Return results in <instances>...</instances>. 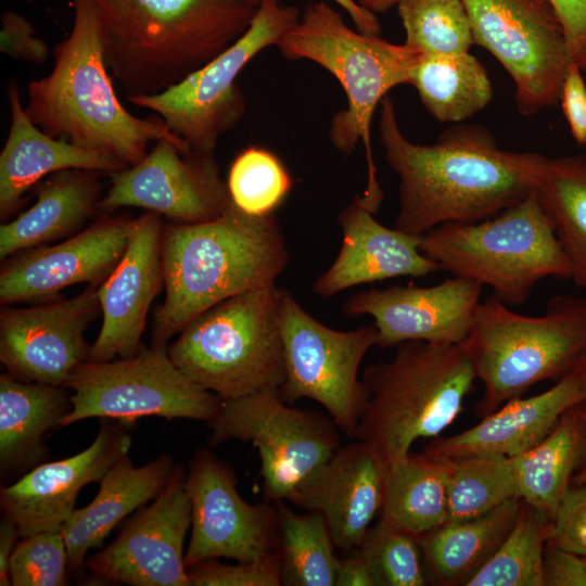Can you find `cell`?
Returning <instances> with one entry per match:
<instances>
[{"mask_svg": "<svg viewBox=\"0 0 586 586\" xmlns=\"http://www.w3.org/2000/svg\"><path fill=\"white\" fill-rule=\"evenodd\" d=\"M380 105V141L399 179L396 229L423 235L443 224L481 221L537 189L546 156L500 150L475 125L451 127L434 144H417L403 135L392 99L384 97Z\"/></svg>", "mask_w": 586, "mask_h": 586, "instance_id": "6da1fadb", "label": "cell"}, {"mask_svg": "<svg viewBox=\"0 0 586 586\" xmlns=\"http://www.w3.org/2000/svg\"><path fill=\"white\" fill-rule=\"evenodd\" d=\"M165 300L157 308L152 345L168 340L216 304L276 283L289 250L275 213L256 216L230 199L209 220L180 222L162 235Z\"/></svg>", "mask_w": 586, "mask_h": 586, "instance_id": "7a4b0ae2", "label": "cell"}, {"mask_svg": "<svg viewBox=\"0 0 586 586\" xmlns=\"http://www.w3.org/2000/svg\"><path fill=\"white\" fill-rule=\"evenodd\" d=\"M69 35L53 51L51 73L27 84L25 112L44 133L133 166L151 141L189 146L158 118H139L120 103L105 61L100 14L91 0H73Z\"/></svg>", "mask_w": 586, "mask_h": 586, "instance_id": "3957f363", "label": "cell"}, {"mask_svg": "<svg viewBox=\"0 0 586 586\" xmlns=\"http://www.w3.org/2000/svg\"><path fill=\"white\" fill-rule=\"evenodd\" d=\"M109 69L128 94L161 92L250 27L260 0H91Z\"/></svg>", "mask_w": 586, "mask_h": 586, "instance_id": "277c9868", "label": "cell"}, {"mask_svg": "<svg viewBox=\"0 0 586 586\" xmlns=\"http://www.w3.org/2000/svg\"><path fill=\"white\" fill-rule=\"evenodd\" d=\"M289 60H309L330 72L341 84L347 100L345 110L331 120L329 136L343 154H351L359 141L367 162V186L359 204L375 214L383 201L377 178L371 122L387 92L409 84L413 68L423 53L352 29L341 14L323 1L309 3L298 22L276 43Z\"/></svg>", "mask_w": 586, "mask_h": 586, "instance_id": "5b68a950", "label": "cell"}, {"mask_svg": "<svg viewBox=\"0 0 586 586\" xmlns=\"http://www.w3.org/2000/svg\"><path fill=\"white\" fill-rule=\"evenodd\" d=\"M475 380L461 344L399 343L392 359L364 370L368 399L355 438L387 463L403 457L456 420Z\"/></svg>", "mask_w": 586, "mask_h": 586, "instance_id": "8992f818", "label": "cell"}, {"mask_svg": "<svg viewBox=\"0 0 586 586\" xmlns=\"http://www.w3.org/2000/svg\"><path fill=\"white\" fill-rule=\"evenodd\" d=\"M483 384L482 418L545 380H560L586 351V298L552 296L546 311L526 316L495 295L481 301L461 343Z\"/></svg>", "mask_w": 586, "mask_h": 586, "instance_id": "52a82bcc", "label": "cell"}, {"mask_svg": "<svg viewBox=\"0 0 586 586\" xmlns=\"http://www.w3.org/2000/svg\"><path fill=\"white\" fill-rule=\"evenodd\" d=\"M420 250L441 270L491 288L508 306L523 305L546 278H571L553 221L536 190L491 218L431 229L421 235Z\"/></svg>", "mask_w": 586, "mask_h": 586, "instance_id": "ba28073f", "label": "cell"}, {"mask_svg": "<svg viewBox=\"0 0 586 586\" xmlns=\"http://www.w3.org/2000/svg\"><path fill=\"white\" fill-rule=\"evenodd\" d=\"M281 288H254L211 307L180 332L167 353L191 381L222 400L284 381Z\"/></svg>", "mask_w": 586, "mask_h": 586, "instance_id": "9c48e42d", "label": "cell"}, {"mask_svg": "<svg viewBox=\"0 0 586 586\" xmlns=\"http://www.w3.org/2000/svg\"><path fill=\"white\" fill-rule=\"evenodd\" d=\"M300 16L294 5L260 0L250 27L218 56L161 92L128 94L127 100L155 112L192 153L214 155L219 137L245 112V98L235 82L240 72L262 50L276 46Z\"/></svg>", "mask_w": 586, "mask_h": 586, "instance_id": "30bf717a", "label": "cell"}, {"mask_svg": "<svg viewBox=\"0 0 586 586\" xmlns=\"http://www.w3.org/2000/svg\"><path fill=\"white\" fill-rule=\"evenodd\" d=\"M72 390V409L61 426L99 418L131 423L144 417L209 422L222 399L184 375L166 346H142L127 358L85 360L63 385Z\"/></svg>", "mask_w": 586, "mask_h": 586, "instance_id": "8fae6325", "label": "cell"}, {"mask_svg": "<svg viewBox=\"0 0 586 586\" xmlns=\"http://www.w3.org/2000/svg\"><path fill=\"white\" fill-rule=\"evenodd\" d=\"M280 329L285 373L281 398L288 404L315 400L341 432L355 438L368 399L358 372L367 352L377 346L375 326L332 329L281 289Z\"/></svg>", "mask_w": 586, "mask_h": 586, "instance_id": "7c38bea8", "label": "cell"}, {"mask_svg": "<svg viewBox=\"0 0 586 586\" xmlns=\"http://www.w3.org/2000/svg\"><path fill=\"white\" fill-rule=\"evenodd\" d=\"M208 442H250L258 450L264 499L286 500L296 484L341 446L339 428L329 417L289 406L279 390H264L222 400L207 422Z\"/></svg>", "mask_w": 586, "mask_h": 586, "instance_id": "4fadbf2b", "label": "cell"}, {"mask_svg": "<svg viewBox=\"0 0 586 586\" xmlns=\"http://www.w3.org/2000/svg\"><path fill=\"white\" fill-rule=\"evenodd\" d=\"M474 43L488 50L515 85L526 116L560 99L573 64L564 29L550 0H462Z\"/></svg>", "mask_w": 586, "mask_h": 586, "instance_id": "5bb4252c", "label": "cell"}, {"mask_svg": "<svg viewBox=\"0 0 586 586\" xmlns=\"http://www.w3.org/2000/svg\"><path fill=\"white\" fill-rule=\"evenodd\" d=\"M184 487L191 502L187 569L211 559L253 562L279 552L276 502L245 501L232 470L212 451L194 454Z\"/></svg>", "mask_w": 586, "mask_h": 586, "instance_id": "9a60e30c", "label": "cell"}, {"mask_svg": "<svg viewBox=\"0 0 586 586\" xmlns=\"http://www.w3.org/2000/svg\"><path fill=\"white\" fill-rule=\"evenodd\" d=\"M184 480L182 467L175 466L152 504L85 562L93 576L131 586H190L183 547L191 528V502Z\"/></svg>", "mask_w": 586, "mask_h": 586, "instance_id": "2e32d148", "label": "cell"}, {"mask_svg": "<svg viewBox=\"0 0 586 586\" xmlns=\"http://www.w3.org/2000/svg\"><path fill=\"white\" fill-rule=\"evenodd\" d=\"M101 313L98 286L69 300L0 313V361L12 377L63 386L72 371L88 360L89 323Z\"/></svg>", "mask_w": 586, "mask_h": 586, "instance_id": "e0dca14e", "label": "cell"}, {"mask_svg": "<svg viewBox=\"0 0 586 586\" xmlns=\"http://www.w3.org/2000/svg\"><path fill=\"white\" fill-rule=\"evenodd\" d=\"M112 184L99 207L144 208L180 222L219 216L230 201L214 155L183 154L162 139L136 165L110 174Z\"/></svg>", "mask_w": 586, "mask_h": 586, "instance_id": "ac0fdd59", "label": "cell"}, {"mask_svg": "<svg viewBox=\"0 0 586 586\" xmlns=\"http://www.w3.org/2000/svg\"><path fill=\"white\" fill-rule=\"evenodd\" d=\"M482 290L480 283L456 276L431 286L373 288L349 296L342 313L372 317L380 348L407 341L461 344L471 329Z\"/></svg>", "mask_w": 586, "mask_h": 586, "instance_id": "d6986e66", "label": "cell"}, {"mask_svg": "<svg viewBox=\"0 0 586 586\" xmlns=\"http://www.w3.org/2000/svg\"><path fill=\"white\" fill-rule=\"evenodd\" d=\"M131 436L127 423L101 419L93 442L80 453L39 463L0 491L4 514L16 524L21 538L44 531H61L75 510L79 491L100 482L109 469L128 455Z\"/></svg>", "mask_w": 586, "mask_h": 586, "instance_id": "ffe728a7", "label": "cell"}, {"mask_svg": "<svg viewBox=\"0 0 586 586\" xmlns=\"http://www.w3.org/2000/svg\"><path fill=\"white\" fill-rule=\"evenodd\" d=\"M132 219L110 218L54 245L7 258L0 270V303L44 302L71 285H100L122 259Z\"/></svg>", "mask_w": 586, "mask_h": 586, "instance_id": "44dd1931", "label": "cell"}, {"mask_svg": "<svg viewBox=\"0 0 586 586\" xmlns=\"http://www.w3.org/2000/svg\"><path fill=\"white\" fill-rule=\"evenodd\" d=\"M387 462L367 443L340 446L291 492L288 501L323 515L336 549L360 547L381 513Z\"/></svg>", "mask_w": 586, "mask_h": 586, "instance_id": "7402d4cb", "label": "cell"}, {"mask_svg": "<svg viewBox=\"0 0 586 586\" xmlns=\"http://www.w3.org/2000/svg\"><path fill=\"white\" fill-rule=\"evenodd\" d=\"M161 215L146 212L132 219L128 246L116 267L98 286L100 332L88 360L107 361L136 355L146 315L164 286Z\"/></svg>", "mask_w": 586, "mask_h": 586, "instance_id": "603a6c76", "label": "cell"}, {"mask_svg": "<svg viewBox=\"0 0 586 586\" xmlns=\"http://www.w3.org/2000/svg\"><path fill=\"white\" fill-rule=\"evenodd\" d=\"M340 252L313 283V292L331 297L349 288L398 277H425L441 270L420 250L421 235L380 224L355 198L337 217Z\"/></svg>", "mask_w": 586, "mask_h": 586, "instance_id": "cb8c5ba5", "label": "cell"}, {"mask_svg": "<svg viewBox=\"0 0 586 586\" xmlns=\"http://www.w3.org/2000/svg\"><path fill=\"white\" fill-rule=\"evenodd\" d=\"M581 402L579 383L570 372L540 394L507 400L466 431L432 438L424 449L446 458L476 455L512 458L537 445L562 415Z\"/></svg>", "mask_w": 586, "mask_h": 586, "instance_id": "d4e9b609", "label": "cell"}, {"mask_svg": "<svg viewBox=\"0 0 586 586\" xmlns=\"http://www.w3.org/2000/svg\"><path fill=\"white\" fill-rule=\"evenodd\" d=\"M7 94L11 124L0 153L2 219L15 212L26 191L47 175L72 168L112 174L127 167L113 156L44 133L26 114L14 81L9 82Z\"/></svg>", "mask_w": 586, "mask_h": 586, "instance_id": "484cf974", "label": "cell"}, {"mask_svg": "<svg viewBox=\"0 0 586 586\" xmlns=\"http://www.w3.org/2000/svg\"><path fill=\"white\" fill-rule=\"evenodd\" d=\"M174 468L168 454L140 467L133 466L128 455L116 461L99 482L93 500L81 509H75L61 528L69 571H79L91 548L101 546L126 515L156 498Z\"/></svg>", "mask_w": 586, "mask_h": 586, "instance_id": "4316f807", "label": "cell"}, {"mask_svg": "<svg viewBox=\"0 0 586 586\" xmlns=\"http://www.w3.org/2000/svg\"><path fill=\"white\" fill-rule=\"evenodd\" d=\"M98 173L63 169L36 190V203L0 226V258L47 245L78 230L99 207Z\"/></svg>", "mask_w": 586, "mask_h": 586, "instance_id": "83f0119b", "label": "cell"}, {"mask_svg": "<svg viewBox=\"0 0 586 586\" xmlns=\"http://www.w3.org/2000/svg\"><path fill=\"white\" fill-rule=\"evenodd\" d=\"M68 388L0 375L1 475L33 469L46 455L43 436L72 409Z\"/></svg>", "mask_w": 586, "mask_h": 586, "instance_id": "f1b7e54d", "label": "cell"}, {"mask_svg": "<svg viewBox=\"0 0 586 586\" xmlns=\"http://www.w3.org/2000/svg\"><path fill=\"white\" fill-rule=\"evenodd\" d=\"M522 499L462 521H446L418 537L431 576L440 585H466L501 545L513 526Z\"/></svg>", "mask_w": 586, "mask_h": 586, "instance_id": "f546056e", "label": "cell"}, {"mask_svg": "<svg viewBox=\"0 0 586 586\" xmlns=\"http://www.w3.org/2000/svg\"><path fill=\"white\" fill-rule=\"evenodd\" d=\"M510 460L518 497L552 520L573 472L586 461V423L578 405L537 445Z\"/></svg>", "mask_w": 586, "mask_h": 586, "instance_id": "4dcf8cb0", "label": "cell"}, {"mask_svg": "<svg viewBox=\"0 0 586 586\" xmlns=\"http://www.w3.org/2000/svg\"><path fill=\"white\" fill-rule=\"evenodd\" d=\"M448 459L426 449L387 463L381 518L417 537L447 521Z\"/></svg>", "mask_w": 586, "mask_h": 586, "instance_id": "1f68e13d", "label": "cell"}, {"mask_svg": "<svg viewBox=\"0 0 586 586\" xmlns=\"http://www.w3.org/2000/svg\"><path fill=\"white\" fill-rule=\"evenodd\" d=\"M409 84L417 89L426 111L442 123L470 118L493 97L486 69L469 52L422 54Z\"/></svg>", "mask_w": 586, "mask_h": 586, "instance_id": "d6a6232c", "label": "cell"}, {"mask_svg": "<svg viewBox=\"0 0 586 586\" xmlns=\"http://www.w3.org/2000/svg\"><path fill=\"white\" fill-rule=\"evenodd\" d=\"M536 192L568 257L570 279L586 289V156L547 157Z\"/></svg>", "mask_w": 586, "mask_h": 586, "instance_id": "836d02e7", "label": "cell"}, {"mask_svg": "<svg viewBox=\"0 0 586 586\" xmlns=\"http://www.w3.org/2000/svg\"><path fill=\"white\" fill-rule=\"evenodd\" d=\"M281 585L334 586L339 558L323 515L276 502Z\"/></svg>", "mask_w": 586, "mask_h": 586, "instance_id": "e575fe53", "label": "cell"}, {"mask_svg": "<svg viewBox=\"0 0 586 586\" xmlns=\"http://www.w3.org/2000/svg\"><path fill=\"white\" fill-rule=\"evenodd\" d=\"M551 520L522 500L512 528L466 586H544L543 561Z\"/></svg>", "mask_w": 586, "mask_h": 586, "instance_id": "d590c367", "label": "cell"}, {"mask_svg": "<svg viewBox=\"0 0 586 586\" xmlns=\"http://www.w3.org/2000/svg\"><path fill=\"white\" fill-rule=\"evenodd\" d=\"M447 459V521L479 517L518 497L509 457L476 455Z\"/></svg>", "mask_w": 586, "mask_h": 586, "instance_id": "8d00e7d4", "label": "cell"}, {"mask_svg": "<svg viewBox=\"0 0 586 586\" xmlns=\"http://www.w3.org/2000/svg\"><path fill=\"white\" fill-rule=\"evenodd\" d=\"M405 43L423 54H459L474 43L462 0H402Z\"/></svg>", "mask_w": 586, "mask_h": 586, "instance_id": "74e56055", "label": "cell"}, {"mask_svg": "<svg viewBox=\"0 0 586 586\" xmlns=\"http://www.w3.org/2000/svg\"><path fill=\"white\" fill-rule=\"evenodd\" d=\"M292 186V178L277 155L254 145L238 154L227 181L232 202L243 212L256 216L275 213Z\"/></svg>", "mask_w": 586, "mask_h": 586, "instance_id": "f35d334b", "label": "cell"}, {"mask_svg": "<svg viewBox=\"0 0 586 586\" xmlns=\"http://www.w3.org/2000/svg\"><path fill=\"white\" fill-rule=\"evenodd\" d=\"M377 586H423L426 584L417 536L384 520L371 526L359 547Z\"/></svg>", "mask_w": 586, "mask_h": 586, "instance_id": "ab89813d", "label": "cell"}, {"mask_svg": "<svg viewBox=\"0 0 586 586\" xmlns=\"http://www.w3.org/2000/svg\"><path fill=\"white\" fill-rule=\"evenodd\" d=\"M68 552L61 531L22 537L10 560L13 586H63L68 584Z\"/></svg>", "mask_w": 586, "mask_h": 586, "instance_id": "60d3db41", "label": "cell"}, {"mask_svg": "<svg viewBox=\"0 0 586 586\" xmlns=\"http://www.w3.org/2000/svg\"><path fill=\"white\" fill-rule=\"evenodd\" d=\"M279 552L253 562L205 560L187 569L190 586H280Z\"/></svg>", "mask_w": 586, "mask_h": 586, "instance_id": "b9f144b4", "label": "cell"}, {"mask_svg": "<svg viewBox=\"0 0 586 586\" xmlns=\"http://www.w3.org/2000/svg\"><path fill=\"white\" fill-rule=\"evenodd\" d=\"M547 545L586 558V482L570 487L551 520Z\"/></svg>", "mask_w": 586, "mask_h": 586, "instance_id": "7bdbcfd3", "label": "cell"}, {"mask_svg": "<svg viewBox=\"0 0 586 586\" xmlns=\"http://www.w3.org/2000/svg\"><path fill=\"white\" fill-rule=\"evenodd\" d=\"M0 51L17 61L43 63L49 55L46 42L36 37L30 22L15 11L1 15Z\"/></svg>", "mask_w": 586, "mask_h": 586, "instance_id": "ee69618b", "label": "cell"}, {"mask_svg": "<svg viewBox=\"0 0 586 586\" xmlns=\"http://www.w3.org/2000/svg\"><path fill=\"white\" fill-rule=\"evenodd\" d=\"M559 101L572 137L579 145H586V84L575 64L565 75Z\"/></svg>", "mask_w": 586, "mask_h": 586, "instance_id": "f6af8a7d", "label": "cell"}, {"mask_svg": "<svg viewBox=\"0 0 586 586\" xmlns=\"http://www.w3.org/2000/svg\"><path fill=\"white\" fill-rule=\"evenodd\" d=\"M543 582L544 586H586V558L546 545Z\"/></svg>", "mask_w": 586, "mask_h": 586, "instance_id": "bcb514c9", "label": "cell"}, {"mask_svg": "<svg viewBox=\"0 0 586 586\" xmlns=\"http://www.w3.org/2000/svg\"><path fill=\"white\" fill-rule=\"evenodd\" d=\"M564 29L573 64L586 75V0H550Z\"/></svg>", "mask_w": 586, "mask_h": 586, "instance_id": "7dc6e473", "label": "cell"}, {"mask_svg": "<svg viewBox=\"0 0 586 586\" xmlns=\"http://www.w3.org/2000/svg\"><path fill=\"white\" fill-rule=\"evenodd\" d=\"M334 586H377L371 566L360 548L339 559Z\"/></svg>", "mask_w": 586, "mask_h": 586, "instance_id": "c3c4849f", "label": "cell"}, {"mask_svg": "<svg viewBox=\"0 0 586 586\" xmlns=\"http://www.w3.org/2000/svg\"><path fill=\"white\" fill-rule=\"evenodd\" d=\"M21 538L15 522L7 514L0 522V585L9 586L10 581V560L17 545V538Z\"/></svg>", "mask_w": 586, "mask_h": 586, "instance_id": "681fc988", "label": "cell"}, {"mask_svg": "<svg viewBox=\"0 0 586 586\" xmlns=\"http://www.w3.org/2000/svg\"><path fill=\"white\" fill-rule=\"evenodd\" d=\"M332 1L346 11L358 31L369 36L380 35L381 25L377 15L362 8L357 0Z\"/></svg>", "mask_w": 586, "mask_h": 586, "instance_id": "f907efd6", "label": "cell"}, {"mask_svg": "<svg viewBox=\"0 0 586 586\" xmlns=\"http://www.w3.org/2000/svg\"><path fill=\"white\" fill-rule=\"evenodd\" d=\"M571 372L576 377L582 390V402L578 406L586 409V351L579 357Z\"/></svg>", "mask_w": 586, "mask_h": 586, "instance_id": "816d5d0a", "label": "cell"}, {"mask_svg": "<svg viewBox=\"0 0 586 586\" xmlns=\"http://www.w3.org/2000/svg\"><path fill=\"white\" fill-rule=\"evenodd\" d=\"M402 0H357V2L373 14L385 13Z\"/></svg>", "mask_w": 586, "mask_h": 586, "instance_id": "f5cc1de1", "label": "cell"}, {"mask_svg": "<svg viewBox=\"0 0 586 586\" xmlns=\"http://www.w3.org/2000/svg\"><path fill=\"white\" fill-rule=\"evenodd\" d=\"M579 410L586 423V409L579 407ZM575 481H576V484H582L586 482V461L583 464L582 469H579V472L577 473V475L575 476Z\"/></svg>", "mask_w": 586, "mask_h": 586, "instance_id": "db71d44e", "label": "cell"}]
</instances>
